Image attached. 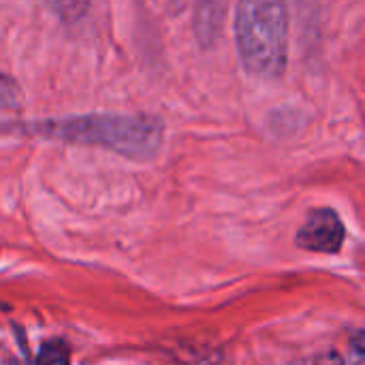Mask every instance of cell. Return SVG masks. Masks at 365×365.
I'll list each match as a JSON object with an SVG mask.
<instances>
[{
	"mask_svg": "<svg viewBox=\"0 0 365 365\" xmlns=\"http://www.w3.org/2000/svg\"><path fill=\"white\" fill-rule=\"evenodd\" d=\"M310 365H344V361L336 355V353H329V355H323L319 357L317 361H312Z\"/></svg>",
	"mask_w": 365,
	"mask_h": 365,
	"instance_id": "cell-5",
	"label": "cell"
},
{
	"mask_svg": "<svg viewBox=\"0 0 365 365\" xmlns=\"http://www.w3.org/2000/svg\"><path fill=\"white\" fill-rule=\"evenodd\" d=\"M43 133L66 141L94 143L111 148L124 156H150L163 139V126L156 118L137 115H83L62 122H47Z\"/></svg>",
	"mask_w": 365,
	"mask_h": 365,
	"instance_id": "cell-2",
	"label": "cell"
},
{
	"mask_svg": "<svg viewBox=\"0 0 365 365\" xmlns=\"http://www.w3.org/2000/svg\"><path fill=\"white\" fill-rule=\"evenodd\" d=\"M353 349H355L361 357H365V331H361L359 336H355V340H353Z\"/></svg>",
	"mask_w": 365,
	"mask_h": 365,
	"instance_id": "cell-6",
	"label": "cell"
},
{
	"mask_svg": "<svg viewBox=\"0 0 365 365\" xmlns=\"http://www.w3.org/2000/svg\"><path fill=\"white\" fill-rule=\"evenodd\" d=\"M344 227L334 210H314L297 233V246L310 252L334 255L342 248Z\"/></svg>",
	"mask_w": 365,
	"mask_h": 365,
	"instance_id": "cell-3",
	"label": "cell"
},
{
	"mask_svg": "<svg viewBox=\"0 0 365 365\" xmlns=\"http://www.w3.org/2000/svg\"><path fill=\"white\" fill-rule=\"evenodd\" d=\"M237 47L244 66L263 79L282 75L287 66L289 17L282 2H242L235 17Z\"/></svg>",
	"mask_w": 365,
	"mask_h": 365,
	"instance_id": "cell-1",
	"label": "cell"
},
{
	"mask_svg": "<svg viewBox=\"0 0 365 365\" xmlns=\"http://www.w3.org/2000/svg\"><path fill=\"white\" fill-rule=\"evenodd\" d=\"M71 364V351L62 340L45 342L38 351L36 365H68Z\"/></svg>",
	"mask_w": 365,
	"mask_h": 365,
	"instance_id": "cell-4",
	"label": "cell"
}]
</instances>
